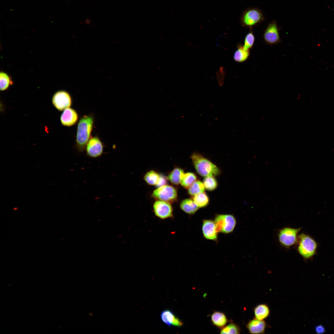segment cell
Returning <instances> with one entry per match:
<instances>
[{
  "mask_svg": "<svg viewBox=\"0 0 334 334\" xmlns=\"http://www.w3.org/2000/svg\"><path fill=\"white\" fill-rule=\"evenodd\" d=\"M94 122L92 115L83 116L80 119L77 125L76 138L77 149L82 152L85 149L86 144L91 136Z\"/></svg>",
  "mask_w": 334,
  "mask_h": 334,
  "instance_id": "6da1fadb",
  "label": "cell"
},
{
  "mask_svg": "<svg viewBox=\"0 0 334 334\" xmlns=\"http://www.w3.org/2000/svg\"><path fill=\"white\" fill-rule=\"evenodd\" d=\"M180 206L182 211L189 215L195 213L199 208L193 200L189 199L183 200L181 202Z\"/></svg>",
  "mask_w": 334,
  "mask_h": 334,
  "instance_id": "e0dca14e",
  "label": "cell"
},
{
  "mask_svg": "<svg viewBox=\"0 0 334 334\" xmlns=\"http://www.w3.org/2000/svg\"><path fill=\"white\" fill-rule=\"evenodd\" d=\"M72 98L70 94L65 90L56 92L52 98V103L58 110L62 111L70 107L72 104Z\"/></svg>",
  "mask_w": 334,
  "mask_h": 334,
  "instance_id": "9c48e42d",
  "label": "cell"
},
{
  "mask_svg": "<svg viewBox=\"0 0 334 334\" xmlns=\"http://www.w3.org/2000/svg\"><path fill=\"white\" fill-rule=\"evenodd\" d=\"M214 221L218 232L225 234L232 232L236 224L235 218L230 214H217Z\"/></svg>",
  "mask_w": 334,
  "mask_h": 334,
  "instance_id": "8992f818",
  "label": "cell"
},
{
  "mask_svg": "<svg viewBox=\"0 0 334 334\" xmlns=\"http://www.w3.org/2000/svg\"><path fill=\"white\" fill-rule=\"evenodd\" d=\"M194 167L199 174L203 177L215 176L220 174V169L214 164L197 152L191 156Z\"/></svg>",
  "mask_w": 334,
  "mask_h": 334,
  "instance_id": "7a4b0ae2",
  "label": "cell"
},
{
  "mask_svg": "<svg viewBox=\"0 0 334 334\" xmlns=\"http://www.w3.org/2000/svg\"><path fill=\"white\" fill-rule=\"evenodd\" d=\"M152 197L156 200L172 203L177 199V192L173 186L165 185L155 190L152 193Z\"/></svg>",
  "mask_w": 334,
  "mask_h": 334,
  "instance_id": "52a82bcc",
  "label": "cell"
},
{
  "mask_svg": "<svg viewBox=\"0 0 334 334\" xmlns=\"http://www.w3.org/2000/svg\"><path fill=\"white\" fill-rule=\"evenodd\" d=\"M255 318L260 320H264L270 315V311L269 306L265 304L257 305L254 309Z\"/></svg>",
  "mask_w": 334,
  "mask_h": 334,
  "instance_id": "2e32d148",
  "label": "cell"
},
{
  "mask_svg": "<svg viewBox=\"0 0 334 334\" xmlns=\"http://www.w3.org/2000/svg\"><path fill=\"white\" fill-rule=\"evenodd\" d=\"M103 144L97 136L91 137L85 148L87 155L92 158L100 157L103 153Z\"/></svg>",
  "mask_w": 334,
  "mask_h": 334,
  "instance_id": "30bf717a",
  "label": "cell"
},
{
  "mask_svg": "<svg viewBox=\"0 0 334 334\" xmlns=\"http://www.w3.org/2000/svg\"><path fill=\"white\" fill-rule=\"evenodd\" d=\"M203 183L205 188L209 191L215 190L217 186V182L213 176L205 177L203 181Z\"/></svg>",
  "mask_w": 334,
  "mask_h": 334,
  "instance_id": "484cf974",
  "label": "cell"
},
{
  "mask_svg": "<svg viewBox=\"0 0 334 334\" xmlns=\"http://www.w3.org/2000/svg\"><path fill=\"white\" fill-rule=\"evenodd\" d=\"M154 213L158 217L165 219L173 216V209L170 203L157 200L153 205Z\"/></svg>",
  "mask_w": 334,
  "mask_h": 334,
  "instance_id": "8fae6325",
  "label": "cell"
},
{
  "mask_svg": "<svg viewBox=\"0 0 334 334\" xmlns=\"http://www.w3.org/2000/svg\"><path fill=\"white\" fill-rule=\"evenodd\" d=\"M192 199L199 208L205 207L209 203V198L204 191L193 196Z\"/></svg>",
  "mask_w": 334,
  "mask_h": 334,
  "instance_id": "44dd1931",
  "label": "cell"
},
{
  "mask_svg": "<svg viewBox=\"0 0 334 334\" xmlns=\"http://www.w3.org/2000/svg\"><path fill=\"white\" fill-rule=\"evenodd\" d=\"M160 176V175L154 170H150L147 172L144 177L145 182L151 185H155Z\"/></svg>",
  "mask_w": 334,
  "mask_h": 334,
  "instance_id": "d4e9b609",
  "label": "cell"
},
{
  "mask_svg": "<svg viewBox=\"0 0 334 334\" xmlns=\"http://www.w3.org/2000/svg\"><path fill=\"white\" fill-rule=\"evenodd\" d=\"M315 331L317 333H323L325 331L324 327L322 325L320 324L317 326L315 328Z\"/></svg>",
  "mask_w": 334,
  "mask_h": 334,
  "instance_id": "f546056e",
  "label": "cell"
},
{
  "mask_svg": "<svg viewBox=\"0 0 334 334\" xmlns=\"http://www.w3.org/2000/svg\"><path fill=\"white\" fill-rule=\"evenodd\" d=\"M202 229L205 238L209 240H217L218 232L214 221L209 219L203 220Z\"/></svg>",
  "mask_w": 334,
  "mask_h": 334,
  "instance_id": "7c38bea8",
  "label": "cell"
},
{
  "mask_svg": "<svg viewBox=\"0 0 334 334\" xmlns=\"http://www.w3.org/2000/svg\"><path fill=\"white\" fill-rule=\"evenodd\" d=\"M13 84L10 76L6 73L1 71L0 73V89L3 91L7 90Z\"/></svg>",
  "mask_w": 334,
  "mask_h": 334,
  "instance_id": "7402d4cb",
  "label": "cell"
},
{
  "mask_svg": "<svg viewBox=\"0 0 334 334\" xmlns=\"http://www.w3.org/2000/svg\"><path fill=\"white\" fill-rule=\"evenodd\" d=\"M78 119V115L76 111L69 107L64 110L60 116V120L63 126H71L76 124Z\"/></svg>",
  "mask_w": 334,
  "mask_h": 334,
  "instance_id": "4fadbf2b",
  "label": "cell"
},
{
  "mask_svg": "<svg viewBox=\"0 0 334 334\" xmlns=\"http://www.w3.org/2000/svg\"><path fill=\"white\" fill-rule=\"evenodd\" d=\"M301 229V228L285 227L280 229L278 233V237L280 245L285 247L289 248L297 244L298 234Z\"/></svg>",
  "mask_w": 334,
  "mask_h": 334,
  "instance_id": "5b68a950",
  "label": "cell"
},
{
  "mask_svg": "<svg viewBox=\"0 0 334 334\" xmlns=\"http://www.w3.org/2000/svg\"><path fill=\"white\" fill-rule=\"evenodd\" d=\"M197 177L193 173L188 172L185 173L180 184L184 188L188 189L196 180Z\"/></svg>",
  "mask_w": 334,
  "mask_h": 334,
  "instance_id": "603a6c76",
  "label": "cell"
},
{
  "mask_svg": "<svg viewBox=\"0 0 334 334\" xmlns=\"http://www.w3.org/2000/svg\"><path fill=\"white\" fill-rule=\"evenodd\" d=\"M211 318L213 324L219 327L224 326L227 322V319L225 315L221 312H214L212 315Z\"/></svg>",
  "mask_w": 334,
  "mask_h": 334,
  "instance_id": "ffe728a7",
  "label": "cell"
},
{
  "mask_svg": "<svg viewBox=\"0 0 334 334\" xmlns=\"http://www.w3.org/2000/svg\"><path fill=\"white\" fill-rule=\"evenodd\" d=\"M203 183L199 180H196L188 189V193L192 196L204 191Z\"/></svg>",
  "mask_w": 334,
  "mask_h": 334,
  "instance_id": "cb8c5ba5",
  "label": "cell"
},
{
  "mask_svg": "<svg viewBox=\"0 0 334 334\" xmlns=\"http://www.w3.org/2000/svg\"><path fill=\"white\" fill-rule=\"evenodd\" d=\"M264 20L263 13L259 9L255 7L249 8L244 11L240 18V22L243 27L252 29L254 26Z\"/></svg>",
  "mask_w": 334,
  "mask_h": 334,
  "instance_id": "277c9868",
  "label": "cell"
},
{
  "mask_svg": "<svg viewBox=\"0 0 334 334\" xmlns=\"http://www.w3.org/2000/svg\"><path fill=\"white\" fill-rule=\"evenodd\" d=\"M184 174L182 169L176 168L169 174L168 178L172 184L177 185L180 184Z\"/></svg>",
  "mask_w": 334,
  "mask_h": 334,
  "instance_id": "ac0fdd59",
  "label": "cell"
},
{
  "mask_svg": "<svg viewBox=\"0 0 334 334\" xmlns=\"http://www.w3.org/2000/svg\"><path fill=\"white\" fill-rule=\"evenodd\" d=\"M250 55V50L245 49L243 45L239 44L238 45L237 49L234 52L233 58L237 62H242L246 60Z\"/></svg>",
  "mask_w": 334,
  "mask_h": 334,
  "instance_id": "d6986e66",
  "label": "cell"
},
{
  "mask_svg": "<svg viewBox=\"0 0 334 334\" xmlns=\"http://www.w3.org/2000/svg\"><path fill=\"white\" fill-rule=\"evenodd\" d=\"M297 250L305 260L311 259L316 254L318 245L310 235L302 233L298 235Z\"/></svg>",
  "mask_w": 334,
  "mask_h": 334,
  "instance_id": "3957f363",
  "label": "cell"
},
{
  "mask_svg": "<svg viewBox=\"0 0 334 334\" xmlns=\"http://www.w3.org/2000/svg\"><path fill=\"white\" fill-rule=\"evenodd\" d=\"M246 327L250 334H264L267 328V324L264 320L255 318L248 322Z\"/></svg>",
  "mask_w": 334,
  "mask_h": 334,
  "instance_id": "9a60e30c",
  "label": "cell"
},
{
  "mask_svg": "<svg viewBox=\"0 0 334 334\" xmlns=\"http://www.w3.org/2000/svg\"><path fill=\"white\" fill-rule=\"evenodd\" d=\"M280 29L276 21L273 20L269 23L263 34L264 42L270 45L280 43L281 41L279 33Z\"/></svg>",
  "mask_w": 334,
  "mask_h": 334,
  "instance_id": "ba28073f",
  "label": "cell"
},
{
  "mask_svg": "<svg viewBox=\"0 0 334 334\" xmlns=\"http://www.w3.org/2000/svg\"><path fill=\"white\" fill-rule=\"evenodd\" d=\"M167 183V179L164 176L160 175L159 179L155 186L157 187H159L164 185H165Z\"/></svg>",
  "mask_w": 334,
  "mask_h": 334,
  "instance_id": "f1b7e54d",
  "label": "cell"
},
{
  "mask_svg": "<svg viewBox=\"0 0 334 334\" xmlns=\"http://www.w3.org/2000/svg\"><path fill=\"white\" fill-rule=\"evenodd\" d=\"M252 29H250L249 32L245 36L244 44V49L245 50H250L253 46L255 40V35Z\"/></svg>",
  "mask_w": 334,
  "mask_h": 334,
  "instance_id": "4316f807",
  "label": "cell"
},
{
  "mask_svg": "<svg viewBox=\"0 0 334 334\" xmlns=\"http://www.w3.org/2000/svg\"><path fill=\"white\" fill-rule=\"evenodd\" d=\"M240 328L236 324L232 323L223 328L221 330V334H239Z\"/></svg>",
  "mask_w": 334,
  "mask_h": 334,
  "instance_id": "83f0119b",
  "label": "cell"
},
{
  "mask_svg": "<svg viewBox=\"0 0 334 334\" xmlns=\"http://www.w3.org/2000/svg\"><path fill=\"white\" fill-rule=\"evenodd\" d=\"M161 317L162 321L169 326L181 327L183 325L182 321L169 310H163L161 313Z\"/></svg>",
  "mask_w": 334,
  "mask_h": 334,
  "instance_id": "5bb4252c",
  "label": "cell"
}]
</instances>
